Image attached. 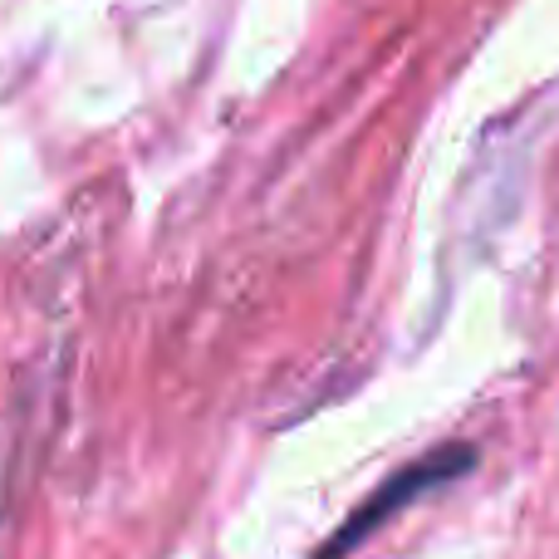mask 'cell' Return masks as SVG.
I'll use <instances>...</instances> for the list:
<instances>
[{
	"label": "cell",
	"instance_id": "6da1fadb",
	"mask_svg": "<svg viewBox=\"0 0 559 559\" xmlns=\"http://www.w3.org/2000/svg\"><path fill=\"white\" fill-rule=\"evenodd\" d=\"M466 466H472V447H442V452H432V456H423V462H413L407 472L388 476V481L378 486V491L368 496V501L358 506L354 515H348V525L334 535V545H324V559L348 555L358 540H364V535H373L378 525L388 521V515H397L403 506H413L417 496H427L432 486H442V481H452V476H462Z\"/></svg>",
	"mask_w": 559,
	"mask_h": 559
}]
</instances>
